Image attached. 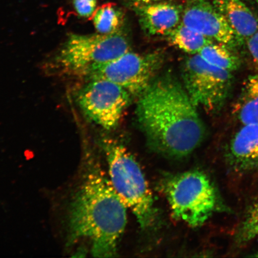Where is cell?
I'll list each match as a JSON object with an SVG mask.
<instances>
[{
	"instance_id": "obj_11",
	"label": "cell",
	"mask_w": 258,
	"mask_h": 258,
	"mask_svg": "<svg viewBox=\"0 0 258 258\" xmlns=\"http://www.w3.org/2000/svg\"><path fill=\"white\" fill-rule=\"evenodd\" d=\"M139 6V19L145 32L151 35H166L178 26L182 13L175 5L168 3H153Z\"/></svg>"
},
{
	"instance_id": "obj_4",
	"label": "cell",
	"mask_w": 258,
	"mask_h": 258,
	"mask_svg": "<svg viewBox=\"0 0 258 258\" xmlns=\"http://www.w3.org/2000/svg\"><path fill=\"white\" fill-rule=\"evenodd\" d=\"M164 192L173 217L191 227L201 226L217 211V192L201 171L170 177L164 183Z\"/></svg>"
},
{
	"instance_id": "obj_1",
	"label": "cell",
	"mask_w": 258,
	"mask_h": 258,
	"mask_svg": "<svg viewBox=\"0 0 258 258\" xmlns=\"http://www.w3.org/2000/svg\"><path fill=\"white\" fill-rule=\"evenodd\" d=\"M137 115L148 143L166 156H188L205 137L197 107L184 87L172 77L154 80L142 93Z\"/></svg>"
},
{
	"instance_id": "obj_20",
	"label": "cell",
	"mask_w": 258,
	"mask_h": 258,
	"mask_svg": "<svg viewBox=\"0 0 258 258\" xmlns=\"http://www.w3.org/2000/svg\"><path fill=\"white\" fill-rule=\"evenodd\" d=\"M131 2L139 3L140 5L150 4V3H157L161 0H130Z\"/></svg>"
},
{
	"instance_id": "obj_7",
	"label": "cell",
	"mask_w": 258,
	"mask_h": 258,
	"mask_svg": "<svg viewBox=\"0 0 258 258\" xmlns=\"http://www.w3.org/2000/svg\"><path fill=\"white\" fill-rule=\"evenodd\" d=\"M159 53L127 52L108 62L93 66L84 73L93 79H104L117 84L131 95L140 96L154 81L162 66Z\"/></svg>"
},
{
	"instance_id": "obj_14",
	"label": "cell",
	"mask_w": 258,
	"mask_h": 258,
	"mask_svg": "<svg viewBox=\"0 0 258 258\" xmlns=\"http://www.w3.org/2000/svg\"><path fill=\"white\" fill-rule=\"evenodd\" d=\"M167 37L171 44L189 55L198 54L203 47L214 42L181 22Z\"/></svg>"
},
{
	"instance_id": "obj_5",
	"label": "cell",
	"mask_w": 258,
	"mask_h": 258,
	"mask_svg": "<svg viewBox=\"0 0 258 258\" xmlns=\"http://www.w3.org/2000/svg\"><path fill=\"white\" fill-rule=\"evenodd\" d=\"M131 50L127 38L120 31L109 34H71L56 62L67 72L85 73L97 64L109 62Z\"/></svg>"
},
{
	"instance_id": "obj_13",
	"label": "cell",
	"mask_w": 258,
	"mask_h": 258,
	"mask_svg": "<svg viewBox=\"0 0 258 258\" xmlns=\"http://www.w3.org/2000/svg\"><path fill=\"white\" fill-rule=\"evenodd\" d=\"M233 112L242 124H258V74L244 81Z\"/></svg>"
},
{
	"instance_id": "obj_10",
	"label": "cell",
	"mask_w": 258,
	"mask_h": 258,
	"mask_svg": "<svg viewBox=\"0 0 258 258\" xmlns=\"http://www.w3.org/2000/svg\"><path fill=\"white\" fill-rule=\"evenodd\" d=\"M227 159L238 173L258 169V124L243 125L237 132L231 141Z\"/></svg>"
},
{
	"instance_id": "obj_22",
	"label": "cell",
	"mask_w": 258,
	"mask_h": 258,
	"mask_svg": "<svg viewBox=\"0 0 258 258\" xmlns=\"http://www.w3.org/2000/svg\"><path fill=\"white\" fill-rule=\"evenodd\" d=\"M256 1L258 3V0H256Z\"/></svg>"
},
{
	"instance_id": "obj_17",
	"label": "cell",
	"mask_w": 258,
	"mask_h": 258,
	"mask_svg": "<svg viewBox=\"0 0 258 258\" xmlns=\"http://www.w3.org/2000/svg\"><path fill=\"white\" fill-rule=\"evenodd\" d=\"M258 236V201L247 213L236 234L238 243H246Z\"/></svg>"
},
{
	"instance_id": "obj_3",
	"label": "cell",
	"mask_w": 258,
	"mask_h": 258,
	"mask_svg": "<svg viewBox=\"0 0 258 258\" xmlns=\"http://www.w3.org/2000/svg\"><path fill=\"white\" fill-rule=\"evenodd\" d=\"M109 180L143 229L152 227L157 218L152 192L140 164L122 145L105 142Z\"/></svg>"
},
{
	"instance_id": "obj_16",
	"label": "cell",
	"mask_w": 258,
	"mask_h": 258,
	"mask_svg": "<svg viewBox=\"0 0 258 258\" xmlns=\"http://www.w3.org/2000/svg\"><path fill=\"white\" fill-rule=\"evenodd\" d=\"M93 21L99 34H112L120 31L122 16L114 5L109 3L103 5L95 12Z\"/></svg>"
},
{
	"instance_id": "obj_2",
	"label": "cell",
	"mask_w": 258,
	"mask_h": 258,
	"mask_svg": "<svg viewBox=\"0 0 258 258\" xmlns=\"http://www.w3.org/2000/svg\"><path fill=\"white\" fill-rule=\"evenodd\" d=\"M127 224V207L96 167L84 178L70 206L71 241L91 242L95 257H113Z\"/></svg>"
},
{
	"instance_id": "obj_9",
	"label": "cell",
	"mask_w": 258,
	"mask_h": 258,
	"mask_svg": "<svg viewBox=\"0 0 258 258\" xmlns=\"http://www.w3.org/2000/svg\"><path fill=\"white\" fill-rule=\"evenodd\" d=\"M181 23L213 41L233 49L238 46L234 32L224 16L206 0H189L182 12Z\"/></svg>"
},
{
	"instance_id": "obj_12",
	"label": "cell",
	"mask_w": 258,
	"mask_h": 258,
	"mask_svg": "<svg viewBox=\"0 0 258 258\" xmlns=\"http://www.w3.org/2000/svg\"><path fill=\"white\" fill-rule=\"evenodd\" d=\"M215 7L233 31L238 46L258 31V19L240 0H215Z\"/></svg>"
},
{
	"instance_id": "obj_6",
	"label": "cell",
	"mask_w": 258,
	"mask_h": 258,
	"mask_svg": "<svg viewBox=\"0 0 258 258\" xmlns=\"http://www.w3.org/2000/svg\"><path fill=\"white\" fill-rule=\"evenodd\" d=\"M182 76L193 104L208 113L217 112L223 106L233 79L231 72L208 63L199 54L183 61Z\"/></svg>"
},
{
	"instance_id": "obj_19",
	"label": "cell",
	"mask_w": 258,
	"mask_h": 258,
	"mask_svg": "<svg viewBox=\"0 0 258 258\" xmlns=\"http://www.w3.org/2000/svg\"><path fill=\"white\" fill-rule=\"evenodd\" d=\"M246 44L251 59L258 67V31L247 40Z\"/></svg>"
},
{
	"instance_id": "obj_8",
	"label": "cell",
	"mask_w": 258,
	"mask_h": 258,
	"mask_svg": "<svg viewBox=\"0 0 258 258\" xmlns=\"http://www.w3.org/2000/svg\"><path fill=\"white\" fill-rule=\"evenodd\" d=\"M131 96L110 81L93 79L80 90L77 101L87 118L106 130H111L120 122Z\"/></svg>"
},
{
	"instance_id": "obj_18",
	"label": "cell",
	"mask_w": 258,
	"mask_h": 258,
	"mask_svg": "<svg viewBox=\"0 0 258 258\" xmlns=\"http://www.w3.org/2000/svg\"><path fill=\"white\" fill-rule=\"evenodd\" d=\"M73 4L79 16L88 18L94 14L97 0H73Z\"/></svg>"
},
{
	"instance_id": "obj_15",
	"label": "cell",
	"mask_w": 258,
	"mask_h": 258,
	"mask_svg": "<svg viewBox=\"0 0 258 258\" xmlns=\"http://www.w3.org/2000/svg\"><path fill=\"white\" fill-rule=\"evenodd\" d=\"M208 63L229 72L240 69L241 60L234 49L224 44L213 42L198 53Z\"/></svg>"
},
{
	"instance_id": "obj_21",
	"label": "cell",
	"mask_w": 258,
	"mask_h": 258,
	"mask_svg": "<svg viewBox=\"0 0 258 258\" xmlns=\"http://www.w3.org/2000/svg\"><path fill=\"white\" fill-rule=\"evenodd\" d=\"M251 256L258 257V251H257V252L255 254H253V255H252Z\"/></svg>"
}]
</instances>
